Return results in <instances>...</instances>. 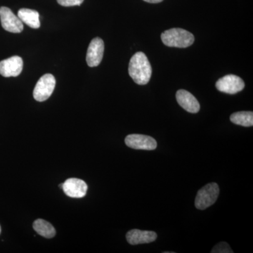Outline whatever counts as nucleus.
Instances as JSON below:
<instances>
[{
	"mask_svg": "<svg viewBox=\"0 0 253 253\" xmlns=\"http://www.w3.org/2000/svg\"><path fill=\"white\" fill-rule=\"evenodd\" d=\"M129 76L139 85L147 84L151 79L152 68L147 56L144 52L139 51L133 55L129 63Z\"/></svg>",
	"mask_w": 253,
	"mask_h": 253,
	"instance_id": "nucleus-1",
	"label": "nucleus"
},
{
	"mask_svg": "<svg viewBox=\"0 0 253 253\" xmlns=\"http://www.w3.org/2000/svg\"><path fill=\"white\" fill-rule=\"evenodd\" d=\"M161 40L169 47L186 48L194 44L195 38L190 32L181 28H171L163 32Z\"/></svg>",
	"mask_w": 253,
	"mask_h": 253,
	"instance_id": "nucleus-2",
	"label": "nucleus"
},
{
	"mask_svg": "<svg viewBox=\"0 0 253 253\" xmlns=\"http://www.w3.org/2000/svg\"><path fill=\"white\" fill-rule=\"evenodd\" d=\"M219 194V188L217 183H209L198 191L195 206L197 209L204 211L216 202Z\"/></svg>",
	"mask_w": 253,
	"mask_h": 253,
	"instance_id": "nucleus-3",
	"label": "nucleus"
},
{
	"mask_svg": "<svg viewBox=\"0 0 253 253\" xmlns=\"http://www.w3.org/2000/svg\"><path fill=\"white\" fill-rule=\"evenodd\" d=\"M56 86V80L54 76L49 73L44 75L37 83L33 91V97L36 101L42 102L49 99L52 94Z\"/></svg>",
	"mask_w": 253,
	"mask_h": 253,
	"instance_id": "nucleus-4",
	"label": "nucleus"
},
{
	"mask_svg": "<svg viewBox=\"0 0 253 253\" xmlns=\"http://www.w3.org/2000/svg\"><path fill=\"white\" fill-rule=\"evenodd\" d=\"M215 86L221 92L235 94L244 89L245 83L239 76L235 75H226L218 80Z\"/></svg>",
	"mask_w": 253,
	"mask_h": 253,
	"instance_id": "nucleus-5",
	"label": "nucleus"
},
{
	"mask_svg": "<svg viewBox=\"0 0 253 253\" xmlns=\"http://www.w3.org/2000/svg\"><path fill=\"white\" fill-rule=\"evenodd\" d=\"M0 20L1 26L5 31L13 33H19L23 31L22 21L9 8L6 6L0 7Z\"/></svg>",
	"mask_w": 253,
	"mask_h": 253,
	"instance_id": "nucleus-6",
	"label": "nucleus"
},
{
	"mask_svg": "<svg viewBox=\"0 0 253 253\" xmlns=\"http://www.w3.org/2000/svg\"><path fill=\"white\" fill-rule=\"evenodd\" d=\"M125 142L128 147L133 149L153 151L157 148L154 138L144 134H129L126 136Z\"/></svg>",
	"mask_w": 253,
	"mask_h": 253,
	"instance_id": "nucleus-7",
	"label": "nucleus"
},
{
	"mask_svg": "<svg viewBox=\"0 0 253 253\" xmlns=\"http://www.w3.org/2000/svg\"><path fill=\"white\" fill-rule=\"evenodd\" d=\"M104 52V42L100 38H95L91 41L86 53V61L89 67L99 66L102 61Z\"/></svg>",
	"mask_w": 253,
	"mask_h": 253,
	"instance_id": "nucleus-8",
	"label": "nucleus"
},
{
	"mask_svg": "<svg viewBox=\"0 0 253 253\" xmlns=\"http://www.w3.org/2000/svg\"><path fill=\"white\" fill-rule=\"evenodd\" d=\"M23 61L20 56H14L0 61V75L4 77H17L22 72Z\"/></svg>",
	"mask_w": 253,
	"mask_h": 253,
	"instance_id": "nucleus-9",
	"label": "nucleus"
},
{
	"mask_svg": "<svg viewBox=\"0 0 253 253\" xmlns=\"http://www.w3.org/2000/svg\"><path fill=\"white\" fill-rule=\"evenodd\" d=\"M62 189L71 198L81 199L85 196L87 185L84 181L77 178H70L63 183Z\"/></svg>",
	"mask_w": 253,
	"mask_h": 253,
	"instance_id": "nucleus-10",
	"label": "nucleus"
},
{
	"mask_svg": "<svg viewBox=\"0 0 253 253\" xmlns=\"http://www.w3.org/2000/svg\"><path fill=\"white\" fill-rule=\"evenodd\" d=\"M176 99L179 106L187 112L197 113L201 109L199 101L194 95L184 89L176 91Z\"/></svg>",
	"mask_w": 253,
	"mask_h": 253,
	"instance_id": "nucleus-11",
	"label": "nucleus"
},
{
	"mask_svg": "<svg viewBox=\"0 0 253 253\" xmlns=\"http://www.w3.org/2000/svg\"><path fill=\"white\" fill-rule=\"evenodd\" d=\"M126 239L129 244L135 246L154 242L157 239V234L154 231L132 229L126 233Z\"/></svg>",
	"mask_w": 253,
	"mask_h": 253,
	"instance_id": "nucleus-12",
	"label": "nucleus"
},
{
	"mask_svg": "<svg viewBox=\"0 0 253 253\" xmlns=\"http://www.w3.org/2000/svg\"><path fill=\"white\" fill-rule=\"evenodd\" d=\"M18 17L23 23L33 29L41 27L40 14L36 10L21 9L18 11Z\"/></svg>",
	"mask_w": 253,
	"mask_h": 253,
	"instance_id": "nucleus-13",
	"label": "nucleus"
},
{
	"mask_svg": "<svg viewBox=\"0 0 253 253\" xmlns=\"http://www.w3.org/2000/svg\"><path fill=\"white\" fill-rule=\"evenodd\" d=\"M33 229L40 235L46 239H51L56 234L54 226L44 219H37L33 223Z\"/></svg>",
	"mask_w": 253,
	"mask_h": 253,
	"instance_id": "nucleus-14",
	"label": "nucleus"
},
{
	"mask_svg": "<svg viewBox=\"0 0 253 253\" xmlns=\"http://www.w3.org/2000/svg\"><path fill=\"white\" fill-rule=\"evenodd\" d=\"M230 121L234 124L243 126H253V113L252 111H240L233 113L230 116Z\"/></svg>",
	"mask_w": 253,
	"mask_h": 253,
	"instance_id": "nucleus-15",
	"label": "nucleus"
},
{
	"mask_svg": "<svg viewBox=\"0 0 253 253\" xmlns=\"http://www.w3.org/2000/svg\"><path fill=\"white\" fill-rule=\"evenodd\" d=\"M212 253H233L232 250L231 249L230 246L225 242H221L216 245L213 248Z\"/></svg>",
	"mask_w": 253,
	"mask_h": 253,
	"instance_id": "nucleus-16",
	"label": "nucleus"
},
{
	"mask_svg": "<svg viewBox=\"0 0 253 253\" xmlns=\"http://www.w3.org/2000/svg\"><path fill=\"white\" fill-rule=\"evenodd\" d=\"M58 3L63 6H80L84 0H57Z\"/></svg>",
	"mask_w": 253,
	"mask_h": 253,
	"instance_id": "nucleus-17",
	"label": "nucleus"
},
{
	"mask_svg": "<svg viewBox=\"0 0 253 253\" xmlns=\"http://www.w3.org/2000/svg\"><path fill=\"white\" fill-rule=\"evenodd\" d=\"M146 2L152 3V4H157V3L162 2L163 0H144Z\"/></svg>",
	"mask_w": 253,
	"mask_h": 253,
	"instance_id": "nucleus-18",
	"label": "nucleus"
},
{
	"mask_svg": "<svg viewBox=\"0 0 253 253\" xmlns=\"http://www.w3.org/2000/svg\"><path fill=\"white\" fill-rule=\"evenodd\" d=\"M0 233H1V226H0Z\"/></svg>",
	"mask_w": 253,
	"mask_h": 253,
	"instance_id": "nucleus-19",
	"label": "nucleus"
}]
</instances>
